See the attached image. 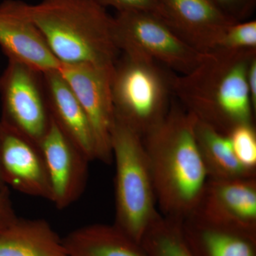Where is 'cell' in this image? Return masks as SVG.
I'll return each mask as SVG.
<instances>
[{"instance_id": "obj_6", "label": "cell", "mask_w": 256, "mask_h": 256, "mask_svg": "<svg viewBox=\"0 0 256 256\" xmlns=\"http://www.w3.org/2000/svg\"><path fill=\"white\" fill-rule=\"evenodd\" d=\"M112 37L120 52L146 56L180 75L193 70L205 55L150 13L117 12L112 16Z\"/></svg>"}, {"instance_id": "obj_14", "label": "cell", "mask_w": 256, "mask_h": 256, "mask_svg": "<svg viewBox=\"0 0 256 256\" xmlns=\"http://www.w3.org/2000/svg\"><path fill=\"white\" fill-rule=\"evenodd\" d=\"M50 117L90 162L96 160L95 139L82 105L58 70L43 74Z\"/></svg>"}, {"instance_id": "obj_7", "label": "cell", "mask_w": 256, "mask_h": 256, "mask_svg": "<svg viewBox=\"0 0 256 256\" xmlns=\"http://www.w3.org/2000/svg\"><path fill=\"white\" fill-rule=\"evenodd\" d=\"M0 121L40 144L50 124L43 73L8 62L0 76Z\"/></svg>"}, {"instance_id": "obj_21", "label": "cell", "mask_w": 256, "mask_h": 256, "mask_svg": "<svg viewBox=\"0 0 256 256\" xmlns=\"http://www.w3.org/2000/svg\"><path fill=\"white\" fill-rule=\"evenodd\" d=\"M228 136L240 164L249 171L256 172V132L254 124H239L232 129Z\"/></svg>"}, {"instance_id": "obj_4", "label": "cell", "mask_w": 256, "mask_h": 256, "mask_svg": "<svg viewBox=\"0 0 256 256\" xmlns=\"http://www.w3.org/2000/svg\"><path fill=\"white\" fill-rule=\"evenodd\" d=\"M111 150L116 164L114 225L140 244L160 212L142 136L116 116Z\"/></svg>"}, {"instance_id": "obj_16", "label": "cell", "mask_w": 256, "mask_h": 256, "mask_svg": "<svg viewBox=\"0 0 256 256\" xmlns=\"http://www.w3.org/2000/svg\"><path fill=\"white\" fill-rule=\"evenodd\" d=\"M184 237L194 256H256V238L210 225L192 216L182 220Z\"/></svg>"}, {"instance_id": "obj_15", "label": "cell", "mask_w": 256, "mask_h": 256, "mask_svg": "<svg viewBox=\"0 0 256 256\" xmlns=\"http://www.w3.org/2000/svg\"><path fill=\"white\" fill-rule=\"evenodd\" d=\"M0 256H68L63 238L44 220L18 218L0 233Z\"/></svg>"}, {"instance_id": "obj_10", "label": "cell", "mask_w": 256, "mask_h": 256, "mask_svg": "<svg viewBox=\"0 0 256 256\" xmlns=\"http://www.w3.org/2000/svg\"><path fill=\"white\" fill-rule=\"evenodd\" d=\"M40 146L50 180V202L58 210H64L75 203L85 191L90 161L52 117Z\"/></svg>"}, {"instance_id": "obj_1", "label": "cell", "mask_w": 256, "mask_h": 256, "mask_svg": "<svg viewBox=\"0 0 256 256\" xmlns=\"http://www.w3.org/2000/svg\"><path fill=\"white\" fill-rule=\"evenodd\" d=\"M196 121L171 104L164 118L142 137L156 206L164 216L182 220L191 214L210 178L197 142Z\"/></svg>"}, {"instance_id": "obj_13", "label": "cell", "mask_w": 256, "mask_h": 256, "mask_svg": "<svg viewBox=\"0 0 256 256\" xmlns=\"http://www.w3.org/2000/svg\"><path fill=\"white\" fill-rule=\"evenodd\" d=\"M162 20L202 54L214 50L224 32L236 22L210 0H159Z\"/></svg>"}, {"instance_id": "obj_22", "label": "cell", "mask_w": 256, "mask_h": 256, "mask_svg": "<svg viewBox=\"0 0 256 256\" xmlns=\"http://www.w3.org/2000/svg\"><path fill=\"white\" fill-rule=\"evenodd\" d=\"M102 8H112L118 12H142L156 15L162 20V10L159 0H94Z\"/></svg>"}, {"instance_id": "obj_26", "label": "cell", "mask_w": 256, "mask_h": 256, "mask_svg": "<svg viewBox=\"0 0 256 256\" xmlns=\"http://www.w3.org/2000/svg\"><path fill=\"white\" fill-rule=\"evenodd\" d=\"M4 182H3L1 174H0V188H3V186H6Z\"/></svg>"}, {"instance_id": "obj_24", "label": "cell", "mask_w": 256, "mask_h": 256, "mask_svg": "<svg viewBox=\"0 0 256 256\" xmlns=\"http://www.w3.org/2000/svg\"><path fill=\"white\" fill-rule=\"evenodd\" d=\"M8 186L0 188V233L18 220Z\"/></svg>"}, {"instance_id": "obj_19", "label": "cell", "mask_w": 256, "mask_h": 256, "mask_svg": "<svg viewBox=\"0 0 256 256\" xmlns=\"http://www.w3.org/2000/svg\"><path fill=\"white\" fill-rule=\"evenodd\" d=\"M140 244L146 256H194L184 237L182 220L160 213Z\"/></svg>"}, {"instance_id": "obj_3", "label": "cell", "mask_w": 256, "mask_h": 256, "mask_svg": "<svg viewBox=\"0 0 256 256\" xmlns=\"http://www.w3.org/2000/svg\"><path fill=\"white\" fill-rule=\"evenodd\" d=\"M30 12L60 64L114 65L118 58L112 16L94 0H42Z\"/></svg>"}, {"instance_id": "obj_2", "label": "cell", "mask_w": 256, "mask_h": 256, "mask_svg": "<svg viewBox=\"0 0 256 256\" xmlns=\"http://www.w3.org/2000/svg\"><path fill=\"white\" fill-rule=\"evenodd\" d=\"M255 57L256 50H212L191 72L172 76V92L198 120L228 136L239 124H254L247 73Z\"/></svg>"}, {"instance_id": "obj_23", "label": "cell", "mask_w": 256, "mask_h": 256, "mask_svg": "<svg viewBox=\"0 0 256 256\" xmlns=\"http://www.w3.org/2000/svg\"><path fill=\"white\" fill-rule=\"evenodd\" d=\"M236 22L246 21L256 10V0H210Z\"/></svg>"}, {"instance_id": "obj_20", "label": "cell", "mask_w": 256, "mask_h": 256, "mask_svg": "<svg viewBox=\"0 0 256 256\" xmlns=\"http://www.w3.org/2000/svg\"><path fill=\"white\" fill-rule=\"evenodd\" d=\"M214 50H256V20L240 22L230 25L217 42Z\"/></svg>"}, {"instance_id": "obj_8", "label": "cell", "mask_w": 256, "mask_h": 256, "mask_svg": "<svg viewBox=\"0 0 256 256\" xmlns=\"http://www.w3.org/2000/svg\"><path fill=\"white\" fill-rule=\"evenodd\" d=\"M114 65L62 64L58 72L82 105L95 139L96 160L112 162L111 133L114 122L112 84Z\"/></svg>"}, {"instance_id": "obj_18", "label": "cell", "mask_w": 256, "mask_h": 256, "mask_svg": "<svg viewBox=\"0 0 256 256\" xmlns=\"http://www.w3.org/2000/svg\"><path fill=\"white\" fill-rule=\"evenodd\" d=\"M196 136L210 178H256V172L249 171L240 164L227 134L197 120Z\"/></svg>"}, {"instance_id": "obj_12", "label": "cell", "mask_w": 256, "mask_h": 256, "mask_svg": "<svg viewBox=\"0 0 256 256\" xmlns=\"http://www.w3.org/2000/svg\"><path fill=\"white\" fill-rule=\"evenodd\" d=\"M0 174L24 194L50 202L52 191L40 144L0 121Z\"/></svg>"}, {"instance_id": "obj_9", "label": "cell", "mask_w": 256, "mask_h": 256, "mask_svg": "<svg viewBox=\"0 0 256 256\" xmlns=\"http://www.w3.org/2000/svg\"><path fill=\"white\" fill-rule=\"evenodd\" d=\"M190 216L204 223L256 238V178H208Z\"/></svg>"}, {"instance_id": "obj_17", "label": "cell", "mask_w": 256, "mask_h": 256, "mask_svg": "<svg viewBox=\"0 0 256 256\" xmlns=\"http://www.w3.org/2000/svg\"><path fill=\"white\" fill-rule=\"evenodd\" d=\"M68 256H146L140 244L112 225L92 224L63 238Z\"/></svg>"}, {"instance_id": "obj_25", "label": "cell", "mask_w": 256, "mask_h": 256, "mask_svg": "<svg viewBox=\"0 0 256 256\" xmlns=\"http://www.w3.org/2000/svg\"><path fill=\"white\" fill-rule=\"evenodd\" d=\"M247 84L254 110L256 109V57L252 58L247 73Z\"/></svg>"}, {"instance_id": "obj_5", "label": "cell", "mask_w": 256, "mask_h": 256, "mask_svg": "<svg viewBox=\"0 0 256 256\" xmlns=\"http://www.w3.org/2000/svg\"><path fill=\"white\" fill-rule=\"evenodd\" d=\"M172 76L146 56L124 54L114 64L111 84L116 117L146 136L170 110Z\"/></svg>"}, {"instance_id": "obj_11", "label": "cell", "mask_w": 256, "mask_h": 256, "mask_svg": "<svg viewBox=\"0 0 256 256\" xmlns=\"http://www.w3.org/2000/svg\"><path fill=\"white\" fill-rule=\"evenodd\" d=\"M0 48L9 62L41 73L58 70L62 66L34 22L30 4L20 0H4L0 4Z\"/></svg>"}]
</instances>
